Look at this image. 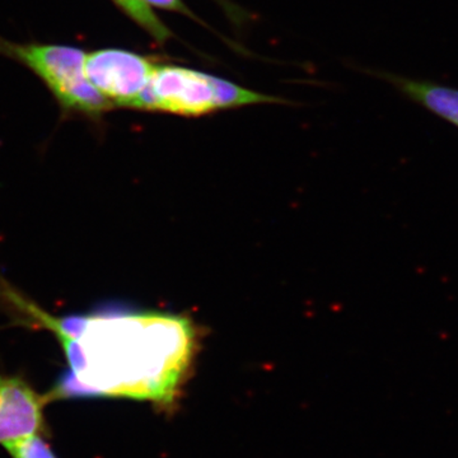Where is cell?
<instances>
[{"label": "cell", "instance_id": "cell-10", "mask_svg": "<svg viewBox=\"0 0 458 458\" xmlns=\"http://www.w3.org/2000/svg\"><path fill=\"white\" fill-rule=\"evenodd\" d=\"M216 2H218L219 4L223 5L229 14H232L234 18L237 17L238 11H236V8H234L231 3L227 2V0H216Z\"/></svg>", "mask_w": 458, "mask_h": 458}, {"label": "cell", "instance_id": "cell-7", "mask_svg": "<svg viewBox=\"0 0 458 458\" xmlns=\"http://www.w3.org/2000/svg\"><path fill=\"white\" fill-rule=\"evenodd\" d=\"M120 8L131 16L138 25L149 32L157 41L164 44L171 38L172 32L153 13L152 9L144 0H114Z\"/></svg>", "mask_w": 458, "mask_h": 458}, {"label": "cell", "instance_id": "cell-9", "mask_svg": "<svg viewBox=\"0 0 458 458\" xmlns=\"http://www.w3.org/2000/svg\"><path fill=\"white\" fill-rule=\"evenodd\" d=\"M148 5L152 4L155 7L167 9V11L179 12L190 18H195V14L188 7L182 0H144Z\"/></svg>", "mask_w": 458, "mask_h": 458}, {"label": "cell", "instance_id": "cell-6", "mask_svg": "<svg viewBox=\"0 0 458 458\" xmlns=\"http://www.w3.org/2000/svg\"><path fill=\"white\" fill-rule=\"evenodd\" d=\"M378 75L386 82L393 84L410 101L458 128V89L388 72H382Z\"/></svg>", "mask_w": 458, "mask_h": 458}, {"label": "cell", "instance_id": "cell-2", "mask_svg": "<svg viewBox=\"0 0 458 458\" xmlns=\"http://www.w3.org/2000/svg\"><path fill=\"white\" fill-rule=\"evenodd\" d=\"M0 54L31 69L66 110L93 116L114 107L87 78L83 50L65 45L16 44L0 38Z\"/></svg>", "mask_w": 458, "mask_h": 458}, {"label": "cell", "instance_id": "cell-1", "mask_svg": "<svg viewBox=\"0 0 458 458\" xmlns=\"http://www.w3.org/2000/svg\"><path fill=\"white\" fill-rule=\"evenodd\" d=\"M71 366L56 397L120 396L171 401L191 361L195 335L186 318L157 313L110 312L53 319Z\"/></svg>", "mask_w": 458, "mask_h": 458}, {"label": "cell", "instance_id": "cell-4", "mask_svg": "<svg viewBox=\"0 0 458 458\" xmlns=\"http://www.w3.org/2000/svg\"><path fill=\"white\" fill-rule=\"evenodd\" d=\"M156 66L131 51L104 49L86 54L84 72L111 104L131 107L149 84Z\"/></svg>", "mask_w": 458, "mask_h": 458}, {"label": "cell", "instance_id": "cell-5", "mask_svg": "<svg viewBox=\"0 0 458 458\" xmlns=\"http://www.w3.org/2000/svg\"><path fill=\"white\" fill-rule=\"evenodd\" d=\"M45 401L22 379L0 375V445L40 434Z\"/></svg>", "mask_w": 458, "mask_h": 458}, {"label": "cell", "instance_id": "cell-8", "mask_svg": "<svg viewBox=\"0 0 458 458\" xmlns=\"http://www.w3.org/2000/svg\"><path fill=\"white\" fill-rule=\"evenodd\" d=\"M5 448L13 458H57L40 434L11 443Z\"/></svg>", "mask_w": 458, "mask_h": 458}, {"label": "cell", "instance_id": "cell-3", "mask_svg": "<svg viewBox=\"0 0 458 458\" xmlns=\"http://www.w3.org/2000/svg\"><path fill=\"white\" fill-rule=\"evenodd\" d=\"M214 78L180 66L157 65L131 108L190 116L212 113L219 108Z\"/></svg>", "mask_w": 458, "mask_h": 458}]
</instances>
